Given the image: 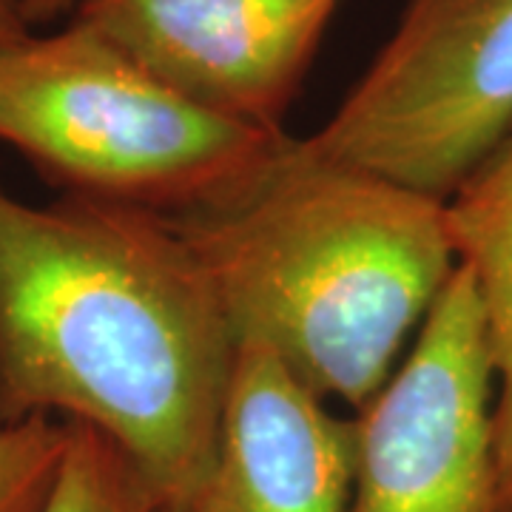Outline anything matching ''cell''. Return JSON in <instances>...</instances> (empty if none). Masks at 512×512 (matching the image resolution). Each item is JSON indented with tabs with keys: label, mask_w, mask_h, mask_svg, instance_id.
I'll return each instance as SVG.
<instances>
[{
	"label": "cell",
	"mask_w": 512,
	"mask_h": 512,
	"mask_svg": "<svg viewBox=\"0 0 512 512\" xmlns=\"http://www.w3.org/2000/svg\"><path fill=\"white\" fill-rule=\"evenodd\" d=\"M237 339L174 222L0 185V424L55 416L114 441L157 512H183L220 447Z\"/></svg>",
	"instance_id": "1"
},
{
	"label": "cell",
	"mask_w": 512,
	"mask_h": 512,
	"mask_svg": "<svg viewBox=\"0 0 512 512\" xmlns=\"http://www.w3.org/2000/svg\"><path fill=\"white\" fill-rule=\"evenodd\" d=\"M231 333L274 350L319 399L362 410L458 268L447 200L293 140L234 205L168 217Z\"/></svg>",
	"instance_id": "2"
},
{
	"label": "cell",
	"mask_w": 512,
	"mask_h": 512,
	"mask_svg": "<svg viewBox=\"0 0 512 512\" xmlns=\"http://www.w3.org/2000/svg\"><path fill=\"white\" fill-rule=\"evenodd\" d=\"M0 140L63 194L160 217L234 205L293 143L177 92L80 20L0 43Z\"/></svg>",
	"instance_id": "3"
},
{
	"label": "cell",
	"mask_w": 512,
	"mask_h": 512,
	"mask_svg": "<svg viewBox=\"0 0 512 512\" xmlns=\"http://www.w3.org/2000/svg\"><path fill=\"white\" fill-rule=\"evenodd\" d=\"M512 128V0H407L305 146L450 200Z\"/></svg>",
	"instance_id": "4"
},
{
	"label": "cell",
	"mask_w": 512,
	"mask_h": 512,
	"mask_svg": "<svg viewBox=\"0 0 512 512\" xmlns=\"http://www.w3.org/2000/svg\"><path fill=\"white\" fill-rule=\"evenodd\" d=\"M493 396L481 296L458 265L407 362L353 419L348 512H493Z\"/></svg>",
	"instance_id": "5"
},
{
	"label": "cell",
	"mask_w": 512,
	"mask_h": 512,
	"mask_svg": "<svg viewBox=\"0 0 512 512\" xmlns=\"http://www.w3.org/2000/svg\"><path fill=\"white\" fill-rule=\"evenodd\" d=\"M342 0H83L92 26L168 86L242 123L282 128Z\"/></svg>",
	"instance_id": "6"
},
{
	"label": "cell",
	"mask_w": 512,
	"mask_h": 512,
	"mask_svg": "<svg viewBox=\"0 0 512 512\" xmlns=\"http://www.w3.org/2000/svg\"><path fill=\"white\" fill-rule=\"evenodd\" d=\"M356 421L330 413L274 350L242 342L220 447L183 512H348Z\"/></svg>",
	"instance_id": "7"
},
{
	"label": "cell",
	"mask_w": 512,
	"mask_h": 512,
	"mask_svg": "<svg viewBox=\"0 0 512 512\" xmlns=\"http://www.w3.org/2000/svg\"><path fill=\"white\" fill-rule=\"evenodd\" d=\"M447 211L458 265L481 296L493 356V512H512V128L447 200Z\"/></svg>",
	"instance_id": "8"
},
{
	"label": "cell",
	"mask_w": 512,
	"mask_h": 512,
	"mask_svg": "<svg viewBox=\"0 0 512 512\" xmlns=\"http://www.w3.org/2000/svg\"><path fill=\"white\" fill-rule=\"evenodd\" d=\"M43 512H157L123 450L89 424L69 421V450Z\"/></svg>",
	"instance_id": "9"
},
{
	"label": "cell",
	"mask_w": 512,
	"mask_h": 512,
	"mask_svg": "<svg viewBox=\"0 0 512 512\" xmlns=\"http://www.w3.org/2000/svg\"><path fill=\"white\" fill-rule=\"evenodd\" d=\"M69 450V421L0 424V512H43Z\"/></svg>",
	"instance_id": "10"
},
{
	"label": "cell",
	"mask_w": 512,
	"mask_h": 512,
	"mask_svg": "<svg viewBox=\"0 0 512 512\" xmlns=\"http://www.w3.org/2000/svg\"><path fill=\"white\" fill-rule=\"evenodd\" d=\"M18 3L26 23H32V20H52L63 12H77L83 0H18Z\"/></svg>",
	"instance_id": "11"
},
{
	"label": "cell",
	"mask_w": 512,
	"mask_h": 512,
	"mask_svg": "<svg viewBox=\"0 0 512 512\" xmlns=\"http://www.w3.org/2000/svg\"><path fill=\"white\" fill-rule=\"evenodd\" d=\"M26 26L29 23L23 18V12H20L18 0H0V43L29 32Z\"/></svg>",
	"instance_id": "12"
}]
</instances>
